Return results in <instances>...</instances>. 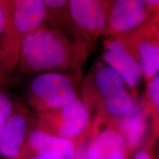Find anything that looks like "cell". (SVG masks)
Instances as JSON below:
<instances>
[{"label":"cell","mask_w":159,"mask_h":159,"mask_svg":"<svg viewBox=\"0 0 159 159\" xmlns=\"http://www.w3.org/2000/svg\"><path fill=\"white\" fill-rule=\"evenodd\" d=\"M77 51L62 33L41 27L24 39L18 63L21 70L27 73L54 72L72 65Z\"/></svg>","instance_id":"obj_1"},{"label":"cell","mask_w":159,"mask_h":159,"mask_svg":"<svg viewBox=\"0 0 159 159\" xmlns=\"http://www.w3.org/2000/svg\"><path fill=\"white\" fill-rule=\"evenodd\" d=\"M5 26L0 47V60L6 70L15 68L25 37L41 27L48 11L41 0L4 1Z\"/></svg>","instance_id":"obj_2"},{"label":"cell","mask_w":159,"mask_h":159,"mask_svg":"<svg viewBox=\"0 0 159 159\" xmlns=\"http://www.w3.org/2000/svg\"><path fill=\"white\" fill-rule=\"evenodd\" d=\"M77 98L72 77L57 72L36 75L31 80L27 91L30 106L39 114L66 106Z\"/></svg>","instance_id":"obj_3"},{"label":"cell","mask_w":159,"mask_h":159,"mask_svg":"<svg viewBox=\"0 0 159 159\" xmlns=\"http://www.w3.org/2000/svg\"><path fill=\"white\" fill-rule=\"evenodd\" d=\"M89 123L90 111L80 98L61 108L39 114L38 119L39 129L71 141L83 134Z\"/></svg>","instance_id":"obj_4"},{"label":"cell","mask_w":159,"mask_h":159,"mask_svg":"<svg viewBox=\"0 0 159 159\" xmlns=\"http://www.w3.org/2000/svg\"><path fill=\"white\" fill-rule=\"evenodd\" d=\"M148 5L142 0L108 2V27L105 33L123 39L139 30L148 16Z\"/></svg>","instance_id":"obj_5"},{"label":"cell","mask_w":159,"mask_h":159,"mask_svg":"<svg viewBox=\"0 0 159 159\" xmlns=\"http://www.w3.org/2000/svg\"><path fill=\"white\" fill-rule=\"evenodd\" d=\"M126 83L108 65L97 67L83 85V102L90 108L99 109L106 99L126 90Z\"/></svg>","instance_id":"obj_6"},{"label":"cell","mask_w":159,"mask_h":159,"mask_svg":"<svg viewBox=\"0 0 159 159\" xmlns=\"http://www.w3.org/2000/svg\"><path fill=\"white\" fill-rule=\"evenodd\" d=\"M68 11L71 21L79 30L89 35L105 33L108 27V2L71 0Z\"/></svg>","instance_id":"obj_7"},{"label":"cell","mask_w":159,"mask_h":159,"mask_svg":"<svg viewBox=\"0 0 159 159\" xmlns=\"http://www.w3.org/2000/svg\"><path fill=\"white\" fill-rule=\"evenodd\" d=\"M102 58L107 65L114 69L130 88L138 87L143 74L136 59L121 39L113 37L105 41Z\"/></svg>","instance_id":"obj_8"},{"label":"cell","mask_w":159,"mask_h":159,"mask_svg":"<svg viewBox=\"0 0 159 159\" xmlns=\"http://www.w3.org/2000/svg\"><path fill=\"white\" fill-rule=\"evenodd\" d=\"M98 117L102 128L95 130L89 143L87 159H128L124 137L112 122Z\"/></svg>","instance_id":"obj_9"},{"label":"cell","mask_w":159,"mask_h":159,"mask_svg":"<svg viewBox=\"0 0 159 159\" xmlns=\"http://www.w3.org/2000/svg\"><path fill=\"white\" fill-rule=\"evenodd\" d=\"M121 39L138 61L143 77L148 81L159 73V41L150 39L145 30L141 28Z\"/></svg>","instance_id":"obj_10"},{"label":"cell","mask_w":159,"mask_h":159,"mask_svg":"<svg viewBox=\"0 0 159 159\" xmlns=\"http://www.w3.org/2000/svg\"><path fill=\"white\" fill-rule=\"evenodd\" d=\"M27 133L25 111L16 105L0 136V156L5 159H23Z\"/></svg>","instance_id":"obj_11"},{"label":"cell","mask_w":159,"mask_h":159,"mask_svg":"<svg viewBox=\"0 0 159 159\" xmlns=\"http://www.w3.org/2000/svg\"><path fill=\"white\" fill-rule=\"evenodd\" d=\"M27 144L37 156L48 159H72L74 143L69 139L52 135L38 128L29 135Z\"/></svg>","instance_id":"obj_12"},{"label":"cell","mask_w":159,"mask_h":159,"mask_svg":"<svg viewBox=\"0 0 159 159\" xmlns=\"http://www.w3.org/2000/svg\"><path fill=\"white\" fill-rule=\"evenodd\" d=\"M148 113L144 105H138L130 114L124 118L111 121L124 137L128 150L136 148L142 140L148 126Z\"/></svg>","instance_id":"obj_13"},{"label":"cell","mask_w":159,"mask_h":159,"mask_svg":"<svg viewBox=\"0 0 159 159\" xmlns=\"http://www.w3.org/2000/svg\"><path fill=\"white\" fill-rule=\"evenodd\" d=\"M137 105L135 97L126 89L103 101L98 109V116L108 121L117 120L130 114Z\"/></svg>","instance_id":"obj_14"},{"label":"cell","mask_w":159,"mask_h":159,"mask_svg":"<svg viewBox=\"0 0 159 159\" xmlns=\"http://www.w3.org/2000/svg\"><path fill=\"white\" fill-rule=\"evenodd\" d=\"M147 101L143 102L146 112H153L159 119V73L149 83L147 90Z\"/></svg>","instance_id":"obj_15"},{"label":"cell","mask_w":159,"mask_h":159,"mask_svg":"<svg viewBox=\"0 0 159 159\" xmlns=\"http://www.w3.org/2000/svg\"><path fill=\"white\" fill-rule=\"evenodd\" d=\"M13 104L6 93L0 91V136L13 112Z\"/></svg>","instance_id":"obj_16"},{"label":"cell","mask_w":159,"mask_h":159,"mask_svg":"<svg viewBox=\"0 0 159 159\" xmlns=\"http://www.w3.org/2000/svg\"><path fill=\"white\" fill-rule=\"evenodd\" d=\"M43 3L47 7V11H61L68 6L69 1L64 0H44Z\"/></svg>","instance_id":"obj_17"},{"label":"cell","mask_w":159,"mask_h":159,"mask_svg":"<svg viewBox=\"0 0 159 159\" xmlns=\"http://www.w3.org/2000/svg\"><path fill=\"white\" fill-rule=\"evenodd\" d=\"M89 143L84 142L78 148H75V155L72 159H87Z\"/></svg>","instance_id":"obj_18"},{"label":"cell","mask_w":159,"mask_h":159,"mask_svg":"<svg viewBox=\"0 0 159 159\" xmlns=\"http://www.w3.org/2000/svg\"><path fill=\"white\" fill-rule=\"evenodd\" d=\"M5 26V12L4 1H0V34L3 33Z\"/></svg>","instance_id":"obj_19"},{"label":"cell","mask_w":159,"mask_h":159,"mask_svg":"<svg viewBox=\"0 0 159 159\" xmlns=\"http://www.w3.org/2000/svg\"><path fill=\"white\" fill-rule=\"evenodd\" d=\"M133 159H152V156L147 150H140L136 152Z\"/></svg>","instance_id":"obj_20"},{"label":"cell","mask_w":159,"mask_h":159,"mask_svg":"<svg viewBox=\"0 0 159 159\" xmlns=\"http://www.w3.org/2000/svg\"><path fill=\"white\" fill-rule=\"evenodd\" d=\"M31 159H48V158H43V157H41V156H35V158H33Z\"/></svg>","instance_id":"obj_21"}]
</instances>
